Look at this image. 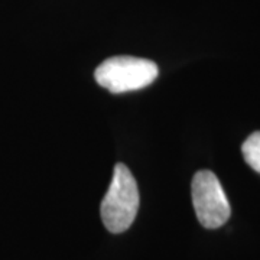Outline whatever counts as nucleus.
<instances>
[{
  "label": "nucleus",
  "mask_w": 260,
  "mask_h": 260,
  "mask_svg": "<svg viewBox=\"0 0 260 260\" xmlns=\"http://www.w3.org/2000/svg\"><path fill=\"white\" fill-rule=\"evenodd\" d=\"M139 188L130 169L123 164L114 167L112 184L102 201V220L113 234L126 232L139 210Z\"/></svg>",
  "instance_id": "obj_1"
},
{
  "label": "nucleus",
  "mask_w": 260,
  "mask_h": 260,
  "mask_svg": "<svg viewBox=\"0 0 260 260\" xmlns=\"http://www.w3.org/2000/svg\"><path fill=\"white\" fill-rule=\"evenodd\" d=\"M153 61L135 56H113L95 70V81L110 93L120 94L148 87L158 77Z\"/></svg>",
  "instance_id": "obj_2"
},
{
  "label": "nucleus",
  "mask_w": 260,
  "mask_h": 260,
  "mask_svg": "<svg viewBox=\"0 0 260 260\" xmlns=\"http://www.w3.org/2000/svg\"><path fill=\"white\" fill-rule=\"evenodd\" d=\"M192 204L205 229H218L229 221L232 208L218 178L211 171H198L191 184Z\"/></svg>",
  "instance_id": "obj_3"
},
{
  "label": "nucleus",
  "mask_w": 260,
  "mask_h": 260,
  "mask_svg": "<svg viewBox=\"0 0 260 260\" xmlns=\"http://www.w3.org/2000/svg\"><path fill=\"white\" fill-rule=\"evenodd\" d=\"M242 152L246 164L260 174V132L251 133L250 136L244 140Z\"/></svg>",
  "instance_id": "obj_4"
}]
</instances>
